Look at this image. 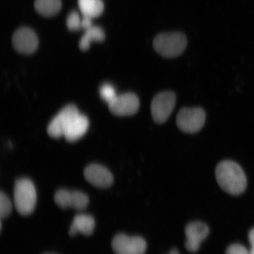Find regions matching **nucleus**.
Returning a JSON list of instances; mask_svg holds the SVG:
<instances>
[{"label": "nucleus", "mask_w": 254, "mask_h": 254, "mask_svg": "<svg viewBox=\"0 0 254 254\" xmlns=\"http://www.w3.org/2000/svg\"><path fill=\"white\" fill-rule=\"evenodd\" d=\"M215 176L219 186L225 192L238 195L245 191L247 185L246 174L236 162H221L216 168Z\"/></svg>", "instance_id": "nucleus-1"}, {"label": "nucleus", "mask_w": 254, "mask_h": 254, "mask_svg": "<svg viewBox=\"0 0 254 254\" xmlns=\"http://www.w3.org/2000/svg\"><path fill=\"white\" fill-rule=\"evenodd\" d=\"M209 228L201 222H190L185 229L186 236V248L190 253H195L200 245L209 234Z\"/></svg>", "instance_id": "nucleus-11"}, {"label": "nucleus", "mask_w": 254, "mask_h": 254, "mask_svg": "<svg viewBox=\"0 0 254 254\" xmlns=\"http://www.w3.org/2000/svg\"><path fill=\"white\" fill-rule=\"evenodd\" d=\"M12 43L18 52L30 55L36 52L39 46V40L36 34L30 28L22 27L15 31Z\"/></svg>", "instance_id": "nucleus-9"}, {"label": "nucleus", "mask_w": 254, "mask_h": 254, "mask_svg": "<svg viewBox=\"0 0 254 254\" xmlns=\"http://www.w3.org/2000/svg\"><path fill=\"white\" fill-rule=\"evenodd\" d=\"M249 242L252 247H254V228L250 231L249 235Z\"/></svg>", "instance_id": "nucleus-23"}, {"label": "nucleus", "mask_w": 254, "mask_h": 254, "mask_svg": "<svg viewBox=\"0 0 254 254\" xmlns=\"http://www.w3.org/2000/svg\"><path fill=\"white\" fill-rule=\"evenodd\" d=\"M88 127L87 117L79 113L66 129L64 137L68 142L76 141L86 133Z\"/></svg>", "instance_id": "nucleus-14"}, {"label": "nucleus", "mask_w": 254, "mask_h": 254, "mask_svg": "<svg viewBox=\"0 0 254 254\" xmlns=\"http://www.w3.org/2000/svg\"><path fill=\"white\" fill-rule=\"evenodd\" d=\"M187 45L186 37L181 33L160 34L153 41V47L159 55L170 59L182 55Z\"/></svg>", "instance_id": "nucleus-3"}, {"label": "nucleus", "mask_w": 254, "mask_h": 254, "mask_svg": "<svg viewBox=\"0 0 254 254\" xmlns=\"http://www.w3.org/2000/svg\"><path fill=\"white\" fill-rule=\"evenodd\" d=\"M100 94L102 99L109 104L115 99L117 95L115 88L110 83H104L100 88Z\"/></svg>", "instance_id": "nucleus-18"}, {"label": "nucleus", "mask_w": 254, "mask_h": 254, "mask_svg": "<svg viewBox=\"0 0 254 254\" xmlns=\"http://www.w3.org/2000/svg\"><path fill=\"white\" fill-rule=\"evenodd\" d=\"M79 114L77 108L74 105L65 107L51 121L47 128L48 134L55 138L64 136L66 129Z\"/></svg>", "instance_id": "nucleus-7"}, {"label": "nucleus", "mask_w": 254, "mask_h": 254, "mask_svg": "<svg viewBox=\"0 0 254 254\" xmlns=\"http://www.w3.org/2000/svg\"><path fill=\"white\" fill-rule=\"evenodd\" d=\"M95 225L94 219L91 215L84 214L75 215L69 230V236H74L81 233L90 236L93 233Z\"/></svg>", "instance_id": "nucleus-13"}, {"label": "nucleus", "mask_w": 254, "mask_h": 254, "mask_svg": "<svg viewBox=\"0 0 254 254\" xmlns=\"http://www.w3.org/2000/svg\"><path fill=\"white\" fill-rule=\"evenodd\" d=\"M111 247L116 254H145L147 243L142 237L119 234L114 237Z\"/></svg>", "instance_id": "nucleus-6"}, {"label": "nucleus", "mask_w": 254, "mask_h": 254, "mask_svg": "<svg viewBox=\"0 0 254 254\" xmlns=\"http://www.w3.org/2000/svg\"><path fill=\"white\" fill-rule=\"evenodd\" d=\"M93 26V23H92V18L87 17V16H83L81 20L82 29L86 30L88 29V28H90Z\"/></svg>", "instance_id": "nucleus-22"}, {"label": "nucleus", "mask_w": 254, "mask_h": 254, "mask_svg": "<svg viewBox=\"0 0 254 254\" xmlns=\"http://www.w3.org/2000/svg\"><path fill=\"white\" fill-rule=\"evenodd\" d=\"M78 4L82 15L91 18L99 17L104 11L102 0H78Z\"/></svg>", "instance_id": "nucleus-16"}, {"label": "nucleus", "mask_w": 254, "mask_h": 254, "mask_svg": "<svg viewBox=\"0 0 254 254\" xmlns=\"http://www.w3.org/2000/svg\"><path fill=\"white\" fill-rule=\"evenodd\" d=\"M176 95L173 92L164 91L154 97L151 105L152 119L158 124L166 122L174 109Z\"/></svg>", "instance_id": "nucleus-5"}, {"label": "nucleus", "mask_w": 254, "mask_h": 254, "mask_svg": "<svg viewBox=\"0 0 254 254\" xmlns=\"http://www.w3.org/2000/svg\"><path fill=\"white\" fill-rule=\"evenodd\" d=\"M225 254H250V251L241 244H232L228 247Z\"/></svg>", "instance_id": "nucleus-21"}, {"label": "nucleus", "mask_w": 254, "mask_h": 254, "mask_svg": "<svg viewBox=\"0 0 254 254\" xmlns=\"http://www.w3.org/2000/svg\"><path fill=\"white\" fill-rule=\"evenodd\" d=\"M84 176L89 183L97 188H109L114 182L110 171L99 164H91L85 168Z\"/></svg>", "instance_id": "nucleus-12"}, {"label": "nucleus", "mask_w": 254, "mask_h": 254, "mask_svg": "<svg viewBox=\"0 0 254 254\" xmlns=\"http://www.w3.org/2000/svg\"><path fill=\"white\" fill-rule=\"evenodd\" d=\"M205 113L200 108H183L177 116V127L182 131L193 134L204 126Z\"/></svg>", "instance_id": "nucleus-4"}, {"label": "nucleus", "mask_w": 254, "mask_h": 254, "mask_svg": "<svg viewBox=\"0 0 254 254\" xmlns=\"http://www.w3.org/2000/svg\"><path fill=\"white\" fill-rule=\"evenodd\" d=\"M56 204L63 209L73 208L83 210L88 205V196L79 190L60 189L54 196Z\"/></svg>", "instance_id": "nucleus-8"}, {"label": "nucleus", "mask_w": 254, "mask_h": 254, "mask_svg": "<svg viewBox=\"0 0 254 254\" xmlns=\"http://www.w3.org/2000/svg\"><path fill=\"white\" fill-rule=\"evenodd\" d=\"M12 203L8 196L4 192L0 193V217L1 219L7 217L12 211Z\"/></svg>", "instance_id": "nucleus-19"}, {"label": "nucleus", "mask_w": 254, "mask_h": 254, "mask_svg": "<svg viewBox=\"0 0 254 254\" xmlns=\"http://www.w3.org/2000/svg\"><path fill=\"white\" fill-rule=\"evenodd\" d=\"M82 18L77 11H72L66 18V23L68 29L75 31L82 29Z\"/></svg>", "instance_id": "nucleus-20"}, {"label": "nucleus", "mask_w": 254, "mask_h": 254, "mask_svg": "<svg viewBox=\"0 0 254 254\" xmlns=\"http://www.w3.org/2000/svg\"><path fill=\"white\" fill-rule=\"evenodd\" d=\"M250 254H254V247L251 248V250H250Z\"/></svg>", "instance_id": "nucleus-25"}, {"label": "nucleus", "mask_w": 254, "mask_h": 254, "mask_svg": "<svg viewBox=\"0 0 254 254\" xmlns=\"http://www.w3.org/2000/svg\"><path fill=\"white\" fill-rule=\"evenodd\" d=\"M111 113L117 116L134 115L139 107L138 98L134 94L127 93L117 95L109 104Z\"/></svg>", "instance_id": "nucleus-10"}, {"label": "nucleus", "mask_w": 254, "mask_h": 254, "mask_svg": "<svg viewBox=\"0 0 254 254\" xmlns=\"http://www.w3.org/2000/svg\"><path fill=\"white\" fill-rule=\"evenodd\" d=\"M14 201L19 214L26 216L34 210L37 202V192L34 184L30 179L22 178L16 181Z\"/></svg>", "instance_id": "nucleus-2"}, {"label": "nucleus", "mask_w": 254, "mask_h": 254, "mask_svg": "<svg viewBox=\"0 0 254 254\" xmlns=\"http://www.w3.org/2000/svg\"><path fill=\"white\" fill-rule=\"evenodd\" d=\"M34 7L39 14L52 17L58 14L62 8L61 0H36Z\"/></svg>", "instance_id": "nucleus-17"}, {"label": "nucleus", "mask_w": 254, "mask_h": 254, "mask_svg": "<svg viewBox=\"0 0 254 254\" xmlns=\"http://www.w3.org/2000/svg\"><path fill=\"white\" fill-rule=\"evenodd\" d=\"M106 38L104 30L100 27L93 26L85 30V33L79 43V49L87 51L93 42H101Z\"/></svg>", "instance_id": "nucleus-15"}, {"label": "nucleus", "mask_w": 254, "mask_h": 254, "mask_svg": "<svg viewBox=\"0 0 254 254\" xmlns=\"http://www.w3.org/2000/svg\"><path fill=\"white\" fill-rule=\"evenodd\" d=\"M170 254H180V253L176 249H173L171 251Z\"/></svg>", "instance_id": "nucleus-24"}]
</instances>
